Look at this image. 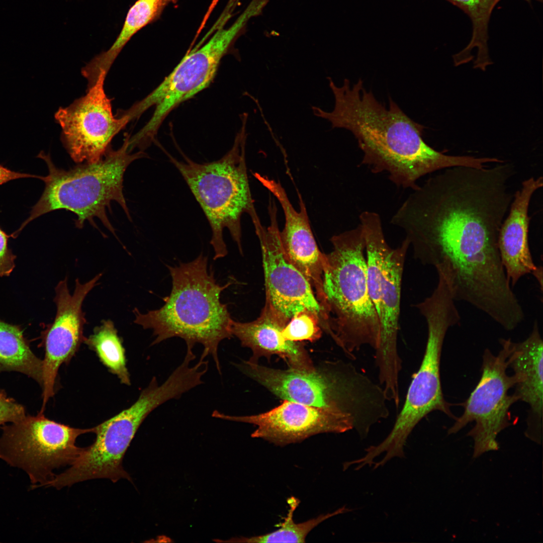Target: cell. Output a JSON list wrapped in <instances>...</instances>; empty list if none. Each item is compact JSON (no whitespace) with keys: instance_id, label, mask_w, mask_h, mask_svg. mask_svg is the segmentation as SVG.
Returning <instances> with one entry per match:
<instances>
[{"instance_id":"15","label":"cell","mask_w":543,"mask_h":543,"mask_svg":"<svg viewBox=\"0 0 543 543\" xmlns=\"http://www.w3.org/2000/svg\"><path fill=\"white\" fill-rule=\"evenodd\" d=\"M102 274L85 283L75 280L74 292L71 294L66 277L55 288L54 301L56 313L52 324L45 331V356L43 360L42 405L45 406L54 394V387L60 366L67 362L84 342L83 328L86 321L82 310L83 302L89 292L97 285Z\"/></svg>"},{"instance_id":"27","label":"cell","mask_w":543,"mask_h":543,"mask_svg":"<svg viewBox=\"0 0 543 543\" xmlns=\"http://www.w3.org/2000/svg\"><path fill=\"white\" fill-rule=\"evenodd\" d=\"M26 415L25 407L0 390V426L17 421Z\"/></svg>"},{"instance_id":"6","label":"cell","mask_w":543,"mask_h":543,"mask_svg":"<svg viewBox=\"0 0 543 543\" xmlns=\"http://www.w3.org/2000/svg\"><path fill=\"white\" fill-rule=\"evenodd\" d=\"M248 114L241 116L242 126L231 148L221 158L197 163L183 154L184 160L167 154L170 161L179 171L202 208L210 225L216 260L228 253L223 239L227 228L243 254L241 219L248 214L255 229L261 226L252 198L247 176L245 157Z\"/></svg>"},{"instance_id":"24","label":"cell","mask_w":543,"mask_h":543,"mask_svg":"<svg viewBox=\"0 0 543 543\" xmlns=\"http://www.w3.org/2000/svg\"><path fill=\"white\" fill-rule=\"evenodd\" d=\"M83 342L95 351L100 361L122 383L130 385L125 349L111 320H103L100 325L95 328L93 333L85 338Z\"/></svg>"},{"instance_id":"18","label":"cell","mask_w":543,"mask_h":543,"mask_svg":"<svg viewBox=\"0 0 543 543\" xmlns=\"http://www.w3.org/2000/svg\"><path fill=\"white\" fill-rule=\"evenodd\" d=\"M542 185L541 176L530 177L522 182L514 194L499 231L500 255L512 288L525 275H533L539 266L534 263L529 246L528 210L532 196Z\"/></svg>"},{"instance_id":"16","label":"cell","mask_w":543,"mask_h":543,"mask_svg":"<svg viewBox=\"0 0 543 543\" xmlns=\"http://www.w3.org/2000/svg\"><path fill=\"white\" fill-rule=\"evenodd\" d=\"M410 245L407 238L401 244L391 248L387 256L381 287L378 315L380 324V342L375 350L380 384L388 395L399 391V374L402 360L397 348L402 279L405 257Z\"/></svg>"},{"instance_id":"17","label":"cell","mask_w":543,"mask_h":543,"mask_svg":"<svg viewBox=\"0 0 543 543\" xmlns=\"http://www.w3.org/2000/svg\"><path fill=\"white\" fill-rule=\"evenodd\" d=\"M254 177L277 199L283 208L285 224L280 238L288 259L305 277L321 307H326L323 291L324 253L318 248L305 204L299 196L300 210L290 202L280 183L258 173Z\"/></svg>"},{"instance_id":"7","label":"cell","mask_w":543,"mask_h":543,"mask_svg":"<svg viewBox=\"0 0 543 543\" xmlns=\"http://www.w3.org/2000/svg\"><path fill=\"white\" fill-rule=\"evenodd\" d=\"M182 393V385L174 377L169 376L161 384L153 377L133 405L95 427L94 443L83 447L70 467L44 487L60 489L95 479H108L113 483L121 479L131 481L122 462L138 429L153 410L168 400L179 398Z\"/></svg>"},{"instance_id":"8","label":"cell","mask_w":543,"mask_h":543,"mask_svg":"<svg viewBox=\"0 0 543 543\" xmlns=\"http://www.w3.org/2000/svg\"><path fill=\"white\" fill-rule=\"evenodd\" d=\"M422 315L427 323L428 336L420 367L413 375L403 408L391 432L381 443L367 448L371 459L386 452L378 462L381 466L394 457L405 458L404 446L408 437L429 413L438 411L456 418L451 412V404L443 396L440 364L445 336L449 328L458 324V318L451 310L441 306L428 307Z\"/></svg>"},{"instance_id":"14","label":"cell","mask_w":543,"mask_h":543,"mask_svg":"<svg viewBox=\"0 0 543 543\" xmlns=\"http://www.w3.org/2000/svg\"><path fill=\"white\" fill-rule=\"evenodd\" d=\"M212 416L226 420L252 424L257 426L251 434L276 445L294 443L323 433H343L360 427L351 417L327 409L284 400L278 407L253 415L233 416L214 411Z\"/></svg>"},{"instance_id":"5","label":"cell","mask_w":543,"mask_h":543,"mask_svg":"<svg viewBox=\"0 0 543 543\" xmlns=\"http://www.w3.org/2000/svg\"><path fill=\"white\" fill-rule=\"evenodd\" d=\"M124 137L118 149L113 150L110 146L100 160L85 162L68 170L56 166L49 154L40 152L37 157L46 162L48 170V174L40 178L45 188L30 216L14 234L17 236L30 222L43 214L64 209L76 215L77 228H82L86 221L97 228L94 220L97 218L116 236L107 209H110L112 201H115L131 220L123 193L124 175L131 162L145 157V153L140 150L131 153L129 150L130 136L125 134Z\"/></svg>"},{"instance_id":"29","label":"cell","mask_w":543,"mask_h":543,"mask_svg":"<svg viewBox=\"0 0 543 543\" xmlns=\"http://www.w3.org/2000/svg\"><path fill=\"white\" fill-rule=\"evenodd\" d=\"M26 177L40 178V176L12 171L0 164V185L11 180Z\"/></svg>"},{"instance_id":"25","label":"cell","mask_w":543,"mask_h":543,"mask_svg":"<svg viewBox=\"0 0 543 543\" xmlns=\"http://www.w3.org/2000/svg\"><path fill=\"white\" fill-rule=\"evenodd\" d=\"M288 512L284 521L277 530L262 535L234 538L232 542H305L309 533L318 525L334 516L350 511L345 506L331 513L321 514L303 522L296 523L293 519L294 513L300 501L295 497L287 500Z\"/></svg>"},{"instance_id":"19","label":"cell","mask_w":543,"mask_h":543,"mask_svg":"<svg viewBox=\"0 0 543 543\" xmlns=\"http://www.w3.org/2000/svg\"><path fill=\"white\" fill-rule=\"evenodd\" d=\"M289 321L277 313L268 304L265 305L255 320L240 322L232 320L231 332L242 346L249 348L252 356L249 360L258 363L260 357L269 359L277 355L284 359L290 368L304 371L315 370L301 341L286 339L282 331Z\"/></svg>"},{"instance_id":"26","label":"cell","mask_w":543,"mask_h":543,"mask_svg":"<svg viewBox=\"0 0 543 543\" xmlns=\"http://www.w3.org/2000/svg\"><path fill=\"white\" fill-rule=\"evenodd\" d=\"M322 332L319 316L305 310L292 317L283 329L282 334L288 340L313 342L321 337Z\"/></svg>"},{"instance_id":"28","label":"cell","mask_w":543,"mask_h":543,"mask_svg":"<svg viewBox=\"0 0 543 543\" xmlns=\"http://www.w3.org/2000/svg\"><path fill=\"white\" fill-rule=\"evenodd\" d=\"M10 237L11 235H7L0 227V278L9 276L15 267L16 256L8 245Z\"/></svg>"},{"instance_id":"12","label":"cell","mask_w":543,"mask_h":543,"mask_svg":"<svg viewBox=\"0 0 543 543\" xmlns=\"http://www.w3.org/2000/svg\"><path fill=\"white\" fill-rule=\"evenodd\" d=\"M102 71L86 94L55 114L61 128V140L76 163H94L104 156L113 138L130 120L113 115L111 100L104 88Z\"/></svg>"},{"instance_id":"11","label":"cell","mask_w":543,"mask_h":543,"mask_svg":"<svg viewBox=\"0 0 543 543\" xmlns=\"http://www.w3.org/2000/svg\"><path fill=\"white\" fill-rule=\"evenodd\" d=\"M511 341L510 338H500L502 348L497 355L489 349L485 350L480 380L463 403V414L455 419L448 430L449 434L456 433L469 423L475 422L468 433L474 441V457L498 449L497 435L511 425L510 408L518 401L514 393L509 394L516 382L513 375L507 374Z\"/></svg>"},{"instance_id":"4","label":"cell","mask_w":543,"mask_h":543,"mask_svg":"<svg viewBox=\"0 0 543 543\" xmlns=\"http://www.w3.org/2000/svg\"><path fill=\"white\" fill-rule=\"evenodd\" d=\"M330 241L333 249L324 253L322 277L328 334L354 358L363 346L376 350L380 342L379 319L368 287L363 228L359 224Z\"/></svg>"},{"instance_id":"21","label":"cell","mask_w":543,"mask_h":543,"mask_svg":"<svg viewBox=\"0 0 543 543\" xmlns=\"http://www.w3.org/2000/svg\"><path fill=\"white\" fill-rule=\"evenodd\" d=\"M177 0H137L130 7L117 39L107 51L94 57L82 71L91 80H96L102 71L108 73L116 58L131 37L158 17L164 8Z\"/></svg>"},{"instance_id":"22","label":"cell","mask_w":543,"mask_h":543,"mask_svg":"<svg viewBox=\"0 0 543 543\" xmlns=\"http://www.w3.org/2000/svg\"><path fill=\"white\" fill-rule=\"evenodd\" d=\"M10 371L25 374L42 386L43 360L32 352L20 326L0 319V373Z\"/></svg>"},{"instance_id":"13","label":"cell","mask_w":543,"mask_h":543,"mask_svg":"<svg viewBox=\"0 0 543 543\" xmlns=\"http://www.w3.org/2000/svg\"><path fill=\"white\" fill-rule=\"evenodd\" d=\"M270 224L255 233L259 241L264 275L265 302L289 321L296 314L308 310L317 314L320 326L328 331V317L304 275L288 259L280 238L275 202L270 200Z\"/></svg>"},{"instance_id":"23","label":"cell","mask_w":543,"mask_h":543,"mask_svg":"<svg viewBox=\"0 0 543 543\" xmlns=\"http://www.w3.org/2000/svg\"><path fill=\"white\" fill-rule=\"evenodd\" d=\"M456 6L471 20L473 25L472 37L470 43L463 50L454 56L455 65H460L471 60V51L478 49L474 67L485 70L491 64L488 48V28L490 18L494 7L500 0H446ZM530 3L533 0H525ZM542 2V0H535Z\"/></svg>"},{"instance_id":"10","label":"cell","mask_w":543,"mask_h":543,"mask_svg":"<svg viewBox=\"0 0 543 543\" xmlns=\"http://www.w3.org/2000/svg\"><path fill=\"white\" fill-rule=\"evenodd\" d=\"M246 20L240 16L228 28H219L205 44L195 48L148 95L125 110L131 120L154 106V113L138 132L143 141L153 142L162 122L176 107L207 88L213 80L219 63Z\"/></svg>"},{"instance_id":"3","label":"cell","mask_w":543,"mask_h":543,"mask_svg":"<svg viewBox=\"0 0 543 543\" xmlns=\"http://www.w3.org/2000/svg\"><path fill=\"white\" fill-rule=\"evenodd\" d=\"M238 368L277 396L286 400L327 409L354 419L364 438L371 427L390 414L383 387L351 363H330L322 369L280 370L250 360Z\"/></svg>"},{"instance_id":"1","label":"cell","mask_w":543,"mask_h":543,"mask_svg":"<svg viewBox=\"0 0 543 543\" xmlns=\"http://www.w3.org/2000/svg\"><path fill=\"white\" fill-rule=\"evenodd\" d=\"M335 100L330 112L312 106L314 115L333 128L349 130L364 153L361 164L374 173L386 172L398 187L417 189V180L446 168L477 167V157L449 155L435 150L423 139L424 126L410 119L389 97V107L379 103L359 79L352 85L344 79L337 86L327 78Z\"/></svg>"},{"instance_id":"9","label":"cell","mask_w":543,"mask_h":543,"mask_svg":"<svg viewBox=\"0 0 543 543\" xmlns=\"http://www.w3.org/2000/svg\"><path fill=\"white\" fill-rule=\"evenodd\" d=\"M0 436V459L28 476L31 489L43 487L56 475L55 470L71 465L83 447L77 438L95 432V427L80 429L59 423L43 413L26 415L5 425Z\"/></svg>"},{"instance_id":"2","label":"cell","mask_w":543,"mask_h":543,"mask_svg":"<svg viewBox=\"0 0 543 543\" xmlns=\"http://www.w3.org/2000/svg\"><path fill=\"white\" fill-rule=\"evenodd\" d=\"M167 267L172 288L162 299L163 305L146 313L135 308L134 322L153 331L152 345L175 337L183 339L187 347L202 344L221 374L218 347L222 341L233 336V319L220 296L231 283L217 282L214 271L208 268V258L202 253L192 261Z\"/></svg>"},{"instance_id":"20","label":"cell","mask_w":543,"mask_h":543,"mask_svg":"<svg viewBox=\"0 0 543 543\" xmlns=\"http://www.w3.org/2000/svg\"><path fill=\"white\" fill-rule=\"evenodd\" d=\"M542 359L543 342L535 320L526 339L511 341L507 362L516 380L514 394L529 406L525 434L536 442H541L542 436Z\"/></svg>"}]
</instances>
